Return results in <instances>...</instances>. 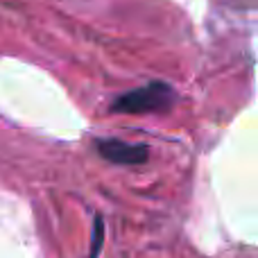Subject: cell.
Wrapping results in <instances>:
<instances>
[{
	"mask_svg": "<svg viewBox=\"0 0 258 258\" xmlns=\"http://www.w3.org/2000/svg\"><path fill=\"white\" fill-rule=\"evenodd\" d=\"M102 242H104V222L98 215V218L93 220V242H91L89 258H98V254L102 251Z\"/></svg>",
	"mask_w": 258,
	"mask_h": 258,
	"instance_id": "cell-3",
	"label": "cell"
},
{
	"mask_svg": "<svg viewBox=\"0 0 258 258\" xmlns=\"http://www.w3.org/2000/svg\"><path fill=\"white\" fill-rule=\"evenodd\" d=\"M93 147L104 161L113 165H143L150 159L145 143H125L120 138H95Z\"/></svg>",
	"mask_w": 258,
	"mask_h": 258,
	"instance_id": "cell-2",
	"label": "cell"
},
{
	"mask_svg": "<svg viewBox=\"0 0 258 258\" xmlns=\"http://www.w3.org/2000/svg\"><path fill=\"white\" fill-rule=\"evenodd\" d=\"M177 104V91L168 82L154 80L143 84L134 91L118 95L111 104V113H129V116H143V113H168Z\"/></svg>",
	"mask_w": 258,
	"mask_h": 258,
	"instance_id": "cell-1",
	"label": "cell"
}]
</instances>
